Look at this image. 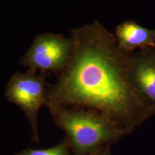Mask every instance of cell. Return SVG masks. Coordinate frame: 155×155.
Wrapping results in <instances>:
<instances>
[{
  "label": "cell",
  "instance_id": "4",
  "mask_svg": "<svg viewBox=\"0 0 155 155\" xmlns=\"http://www.w3.org/2000/svg\"><path fill=\"white\" fill-rule=\"evenodd\" d=\"M73 51L71 37L51 32L38 34L19 63L30 71L58 76L68 65Z\"/></svg>",
  "mask_w": 155,
  "mask_h": 155
},
{
  "label": "cell",
  "instance_id": "8",
  "mask_svg": "<svg viewBox=\"0 0 155 155\" xmlns=\"http://www.w3.org/2000/svg\"><path fill=\"white\" fill-rule=\"evenodd\" d=\"M94 155H111V145H108V146L104 147Z\"/></svg>",
  "mask_w": 155,
  "mask_h": 155
},
{
  "label": "cell",
  "instance_id": "1",
  "mask_svg": "<svg viewBox=\"0 0 155 155\" xmlns=\"http://www.w3.org/2000/svg\"><path fill=\"white\" fill-rule=\"evenodd\" d=\"M68 65L50 85L48 104L79 106L103 114L129 134L155 114L128 71L130 53L98 21L73 29Z\"/></svg>",
  "mask_w": 155,
  "mask_h": 155
},
{
  "label": "cell",
  "instance_id": "2",
  "mask_svg": "<svg viewBox=\"0 0 155 155\" xmlns=\"http://www.w3.org/2000/svg\"><path fill=\"white\" fill-rule=\"evenodd\" d=\"M55 124L65 133L71 155H94L126 133L103 114L79 106L48 104Z\"/></svg>",
  "mask_w": 155,
  "mask_h": 155
},
{
  "label": "cell",
  "instance_id": "5",
  "mask_svg": "<svg viewBox=\"0 0 155 155\" xmlns=\"http://www.w3.org/2000/svg\"><path fill=\"white\" fill-rule=\"evenodd\" d=\"M128 71L137 91L155 106V48H149L130 53Z\"/></svg>",
  "mask_w": 155,
  "mask_h": 155
},
{
  "label": "cell",
  "instance_id": "6",
  "mask_svg": "<svg viewBox=\"0 0 155 155\" xmlns=\"http://www.w3.org/2000/svg\"><path fill=\"white\" fill-rule=\"evenodd\" d=\"M114 35L120 48L129 53L137 49L152 48L155 45V30L144 28L133 20L117 25Z\"/></svg>",
  "mask_w": 155,
  "mask_h": 155
},
{
  "label": "cell",
  "instance_id": "3",
  "mask_svg": "<svg viewBox=\"0 0 155 155\" xmlns=\"http://www.w3.org/2000/svg\"><path fill=\"white\" fill-rule=\"evenodd\" d=\"M50 87L45 74L28 70L13 73L5 88L7 99L22 110L28 119L32 139L36 144L40 142L39 113L42 106H47Z\"/></svg>",
  "mask_w": 155,
  "mask_h": 155
},
{
  "label": "cell",
  "instance_id": "9",
  "mask_svg": "<svg viewBox=\"0 0 155 155\" xmlns=\"http://www.w3.org/2000/svg\"><path fill=\"white\" fill-rule=\"evenodd\" d=\"M152 48H155V45H153Z\"/></svg>",
  "mask_w": 155,
  "mask_h": 155
},
{
  "label": "cell",
  "instance_id": "7",
  "mask_svg": "<svg viewBox=\"0 0 155 155\" xmlns=\"http://www.w3.org/2000/svg\"><path fill=\"white\" fill-rule=\"evenodd\" d=\"M14 155H71V150L66 139L63 138L55 146L45 149L27 148Z\"/></svg>",
  "mask_w": 155,
  "mask_h": 155
}]
</instances>
